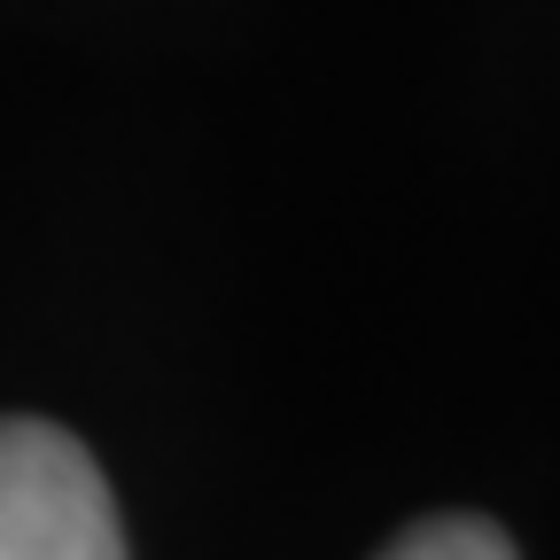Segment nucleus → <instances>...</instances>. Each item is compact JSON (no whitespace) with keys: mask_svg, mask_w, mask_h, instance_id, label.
<instances>
[{"mask_svg":"<svg viewBox=\"0 0 560 560\" xmlns=\"http://www.w3.org/2000/svg\"><path fill=\"white\" fill-rule=\"evenodd\" d=\"M0 560H125L109 482L55 420H0Z\"/></svg>","mask_w":560,"mask_h":560,"instance_id":"obj_1","label":"nucleus"},{"mask_svg":"<svg viewBox=\"0 0 560 560\" xmlns=\"http://www.w3.org/2000/svg\"><path fill=\"white\" fill-rule=\"evenodd\" d=\"M382 560H514V545H506V529H499V522H475V514H436V522L405 529Z\"/></svg>","mask_w":560,"mask_h":560,"instance_id":"obj_2","label":"nucleus"}]
</instances>
